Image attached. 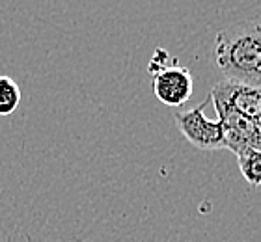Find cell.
Instances as JSON below:
<instances>
[{
  "mask_svg": "<svg viewBox=\"0 0 261 242\" xmlns=\"http://www.w3.org/2000/svg\"><path fill=\"white\" fill-rule=\"evenodd\" d=\"M213 62L228 80L261 86V21L222 28L213 43Z\"/></svg>",
  "mask_w": 261,
  "mask_h": 242,
  "instance_id": "obj_1",
  "label": "cell"
},
{
  "mask_svg": "<svg viewBox=\"0 0 261 242\" xmlns=\"http://www.w3.org/2000/svg\"><path fill=\"white\" fill-rule=\"evenodd\" d=\"M211 104V99L203 101L187 110H175V125L187 142H191L200 151H218L224 147L222 127L218 119H209L205 116V108Z\"/></svg>",
  "mask_w": 261,
  "mask_h": 242,
  "instance_id": "obj_2",
  "label": "cell"
},
{
  "mask_svg": "<svg viewBox=\"0 0 261 242\" xmlns=\"http://www.w3.org/2000/svg\"><path fill=\"white\" fill-rule=\"evenodd\" d=\"M211 99V97H209ZM213 106L217 108L218 121L222 127L224 147L231 153L239 155L245 149H259L261 151V125L245 118L243 114L235 112L233 108L220 101H213Z\"/></svg>",
  "mask_w": 261,
  "mask_h": 242,
  "instance_id": "obj_3",
  "label": "cell"
},
{
  "mask_svg": "<svg viewBox=\"0 0 261 242\" xmlns=\"http://www.w3.org/2000/svg\"><path fill=\"white\" fill-rule=\"evenodd\" d=\"M149 71L153 73V93L163 104L170 108H179L192 97L194 82L191 71L187 67L181 65L163 67L153 58Z\"/></svg>",
  "mask_w": 261,
  "mask_h": 242,
  "instance_id": "obj_4",
  "label": "cell"
},
{
  "mask_svg": "<svg viewBox=\"0 0 261 242\" xmlns=\"http://www.w3.org/2000/svg\"><path fill=\"white\" fill-rule=\"evenodd\" d=\"M209 97L213 101L228 104L235 112L243 114L245 118L261 125V86H252V84H243V82L224 78L213 86Z\"/></svg>",
  "mask_w": 261,
  "mask_h": 242,
  "instance_id": "obj_5",
  "label": "cell"
},
{
  "mask_svg": "<svg viewBox=\"0 0 261 242\" xmlns=\"http://www.w3.org/2000/svg\"><path fill=\"white\" fill-rule=\"evenodd\" d=\"M237 156L241 175L250 186H261V151L259 149H245Z\"/></svg>",
  "mask_w": 261,
  "mask_h": 242,
  "instance_id": "obj_6",
  "label": "cell"
},
{
  "mask_svg": "<svg viewBox=\"0 0 261 242\" xmlns=\"http://www.w3.org/2000/svg\"><path fill=\"white\" fill-rule=\"evenodd\" d=\"M21 102V88L10 76H0V116H10Z\"/></svg>",
  "mask_w": 261,
  "mask_h": 242,
  "instance_id": "obj_7",
  "label": "cell"
}]
</instances>
